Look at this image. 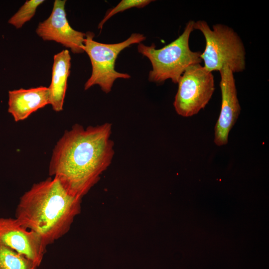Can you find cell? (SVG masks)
Here are the masks:
<instances>
[{
    "label": "cell",
    "instance_id": "9c48e42d",
    "mask_svg": "<svg viewBox=\"0 0 269 269\" xmlns=\"http://www.w3.org/2000/svg\"><path fill=\"white\" fill-rule=\"evenodd\" d=\"M219 72L222 103L220 115L215 127L214 142L217 146H222L228 143L229 132L238 118L241 107L233 72L226 65Z\"/></svg>",
    "mask_w": 269,
    "mask_h": 269
},
{
    "label": "cell",
    "instance_id": "7c38bea8",
    "mask_svg": "<svg viewBox=\"0 0 269 269\" xmlns=\"http://www.w3.org/2000/svg\"><path fill=\"white\" fill-rule=\"evenodd\" d=\"M37 268L24 256L0 244V269H37Z\"/></svg>",
    "mask_w": 269,
    "mask_h": 269
},
{
    "label": "cell",
    "instance_id": "4fadbf2b",
    "mask_svg": "<svg viewBox=\"0 0 269 269\" xmlns=\"http://www.w3.org/2000/svg\"><path fill=\"white\" fill-rule=\"evenodd\" d=\"M44 0H28L8 20V23L19 29L31 20L35 14L36 9Z\"/></svg>",
    "mask_w": 269,
    "mask_h": 269
},
{
    "label": "cell",
    "instance_id": "277c9868",
    "mask_svg": "<svg viewBox=\"0 0 269 269\" xmlns=\"http://www.w3.org/2000/svg\"><path fill=\"white\" fill-rule=\"evenodd\" d=\"M194 29L200 31L206 41L204 51L201 54L204 67L212 72L225 65L233 72H240L246 68V51L238 33L231 27L223 24L213 25L211 29L204 20L194 21Z\"/></svg>",
    "mask_w": 269,
    "mask_h": 269
},
{
    "label": "cell",
    "instance_id": "52a82bcc",
    "mask_svg": "<svg viewBox=\"0 0 269 269\" xmlns=\"http://www.w3.org/2000/svg\"><path fill=\"white\" fill-rule=\"evenodd\" d=\"M65 0H55L50 16L38 23L37 35L44 41H54L69 48L74 54L84 52L86 33L73 29L68 21Z\"/></svg>",
    "mask_w": 269,
    "mask_h": 269
},
{
    "label": "cell",
    "instance_id": "5bb4252c",
    "mask_svg": "<svg viewBox=\"0 0 269 269\" xmlns=\"http://www.w3.org/2000/svg\"><path fill=\"white\" fill-rule=\"evenodd\" d=\"M153 1L151 0H122L115 7L108 11L99 24L98 28L101 29L105 23L117 13L133 7L142 8Z\"/></svg>",
    "mask_w": 269,
    "mask_h": 269
},
{
    "label": "cell",
    "instance_id": "7a4b0ae2",
    "mask_svg": "<svg viewBox=\"0 0 269 269\" xmlns=\"http://www.w3.org/2000/svg\"><path fill=\"white\" fill-rule=\"evenodd\" d=\"M82 197L69 192L56 178L34 184L20 197L15 219L48 245L69 230L80 213Z\"/></svg>",
    "mask_w": 269,
    "mask_h": 269
},
{
    "label": "cell",
    "instance_id": "30bf717a",
    "mask_svg": "<svg viewBox=\"0 0 269 269\" xmlns=\"http://www.w3.org/2000/svg\"><path fill=\"white\" fill-rule=\"evenodd\" d=\"M50 104L48 87L40 86L8 91V112L15 122L23 121L39 109Z\"/></svg>",
    "mask_w": 269,
    "mask_h": 269
},
{
    "label": "cell",
    "instance_id": "5b68a950",
    "mask_svg": "<svg viewBox=\"0 0 269 269\" xmlns=\"http://www.w3.org/2000/svg\"><path fill=\"white\" fill-rule=\"evenodd\" d=\"M94 33H86L84 51L89 57L92 65V74L84 85L87 90L98 85L106 93L111 92L115 80L119 78L129 79L131 76L115 70V62L120 53L134 44H139L146 37L141 33H134L126 40L114 44H105L93 39Z\"/></svg>",
    "mask_w": 269,
    "mask_h": 269
},
{
    "label": "cell",
    "instance_id": "3957f363",
    "mask_svg": "<svg viewBox=\"0 0 269 269\" xmlns=\"http://www.w3.org/2000/svg\"><path fill=\"white\" fill-rule=\"evenodd\" d=\"M194 21H189L182 33L161 48L156 49L153 43L149 46L138 44V52L146 57L152 65L148 75L150 82L160 83L171 79L174 83H178L189 66L201 63V52L193 51L189 47V37L194 30Z\"/></svg>",
    "mask_w": 269,
    "mask_h": 269
},
{
    "label": "cell",
    "instance_id": "8fae6325",
    "mask_svg": "<svg viewBox=\"0 0 269 269\" xmlns=\"http://www.w3.org/2000/svg\"><path fill=\"white\" fill-rule=\"evenodd\" d=\"M70 68L71 56L68 50H63L54 55L51 82L48 89L50 105L56 112L63 110Z\"/></svg>",
    "mask_w": 269,
    "mask_h": 269
},
{
    "label": "cell",
    "instance_id": "6da1fadb",
    "mask_svg": "<svg viewBox=\"0 0 269 269\" xmlns=\"http://www.w3.org/2000/svg\"><path fill=\"white\" fill-rule=\"evenodd\" d=\"M112 124H79L65 131L53 150L49 174L71 194L83 197L98 181L114 155Z\"/></svg>",
    "mask_w": 269,
    "mask_h": 269
},
{
    "label": "cell",
    "instance_id": "ba28073f",
    "mask_svg": "<svg viewBox=\"0 0 269 269\" xmlns=\"http://www.w3.org/2000/svg\"><path fill=\"white\" fill-rule=\"evenodd\" d=\"M0 244L24 256L37 267L42 262L47 247L39 235L12 218L0 217Z\"/></svg>",
    "mask_w": 269,
    "mask_h": 269
},
{
    "label": "cell",
    "instance_id": "8992f818",
    "mask_svg": "<svg viewBox=\"0 0 269 269\" xmlns=\"http://www.w3.org/2000/svg\"><path fill=\"white\" fill-rule=\"evenodd\" d=\"M173 102L176 113L189 117L204 109L215 90L214 76L200 64L189 66L180 77Z\"/></svg>",
    "mask_w": 269,
    "mask_h": 269
}]
</instances>
